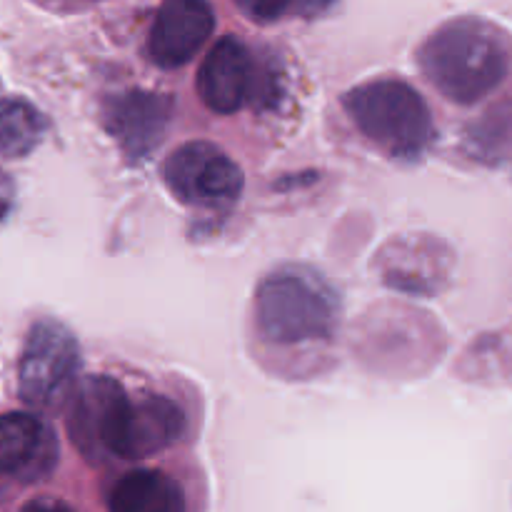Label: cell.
Segmentation results:
<instances>
[{
	"instance_id": "8fae6325",
	"label": "cell",
	"mask_w": 512,
	"mask_h": 512,
	"mask_svg": "<svg viewBox=\"0 0 512 512\" xmlns=\"http://www.w3.org/2000/svg\"><path fill=\"white\" fill-rule=\"evenodd\" d=\"M53 463V430L38 415H0V475L35 480L48 473Z\"/></svg>"
},
{
	"instance_id": "4fadbf2b",
	"label": "cell",
	"mask_w": 512,
	"mask_h": 512,
	"mask_svg": "<svg viewBox=\"0 0 512 512\" xmlns=\"http://www.w3.org/2000/svg\"><path fill=\"white\" fill-rule=\"evenodd\" d=\"M48 123L28 100H0V158H23L43 140Z\"/></svg>"
},
{
	"instance_id": "3957f363",
	"label": "cell",
	"mask_w": 512,
	"mask_h": 512,
	"mask_svg": "<svg viewBox=\"0 0 512 512\" xmlns=\"http://www.w3.org/2000/svg\"><path fill=\"white\" fill-rule=\"evenodd\" d=\"M338 323L335 300L318 280L300 273L270 275L255 293V325L270 343L325 340Z\"/></svg>"
},
{
	"instance_id": "277c9868",
	"label": "cell",
	"mask_w": 512,
	"mask_h": 512,
	"mask_svg": "<svg viewBox=\"0 0 512 512\" xmlns=\"http://www.w3.org/2000/svg\"><path fill=\"white\" fill-rule=\"evenodd\" d=\"M80 368L75 335L58 320H38L25 338L18 363V393L30 408H55Z\"/></svg>"
},
{
	"instance_id": "9a60e30c",
	"label": "cell",
	"mask_w": 512,
	"mask_h": 512,
	"mask_svg": "<svg viewBox=\"0 0 512 512\" xmlns=\"http://www.w3.org/2000/svg\"><path fill=\"white\" fill-rule=\"evenodd\" d=\"M13 200H15L13 178L0 170V223H3V220L10 215V210H13Z\"/></svg>"
},
{
	"instance_id": "5b68a950",
	"label": "cell",
	"mask_w": 512,
	"mask_h": 512,
	"mask_svg": "<svg viewBox=\"0 0 512 512\" xmlns=\"http://www.w3.org/2000/svg\"><path fill=\"white\" fill-rule=\"evenodd\" d=\"M163 175L170 193L195 208H228L243 190V170L238 163L205 140H193L173 150L165 160Z\"/></svg>"
},
{
	"instance_id": "7c38bea8",
	"label": "cell",
	"mask_w": 512,
	"mask_h": 512,
	"mask_svg": "<svg viewBox=\"0 0 512 512\" xmlns=\"http://www.w3.org/2000/svg\"><path fill=\"white\" fill-rule=\"evenodd\" d=\"M110 512H185L183 488L163 470H130L113 485Z\"/></svg>"
},
{
	"instance_id": "7a4b0ae2",
	"label": "cell",
	"mask_w": 512,
	"mask_h": 512,
	"mask_svg": "<svg viewBox=\"0 0 512 512\" xmlns=\"http://www.w3.org/2000/svg\"><path fill=\"white\" fill-rule=\"evenodd\" d=\"M343 108L355 128L390 158H420L435 138L428 103L403 80L388 78L358 85L343 98Z\"/></svg>"
},
{
	"instance_id": "5bb4252c",
	"label": "cell",
	"mask_w": 512,
	"mask_h": 512,
	"mask_svg": "<svg viewBox=\"0 0 512 512\" xmlns=\"http://www.w3.org/2000/svg\"><path fill=\"white\" fill-rule=\"evenodd\" d=\"M240 8L255 20H275L278 15H283L290 5L288 3H243Z\"/></svg>"
},
{
	"instance_id": "2e32d148",
	"label": "cell",
	"mask_w": 512,
	"mask_h": 512,
	"mask_svg": "<svg viewBox=\"0 0 512 512\" xmlns=\"http://www.w3.org/2000/svg\"><path fill=\"white\" fill-rule=\"evenodd\" d=\"M20 512H75L70 505L60 503V500H53V498H35L30 500L28 505H23V510Z\"/></svg>"
},
{
	"instance_id": "8992f818",
	"label": "cell",
	"mask_w": 512,
	"mask_h": 512,
	"mask_svg": "<svg viewBox=\"0 0 512 512\" xmlns=\"http://www.w3.org/2000/svg\"><path fill=\"white\" fill-rule=\"evenodd\" d=\"M130 395L123 385L105 375L85 378L75 388L68 410V435L90 463L118 458L120 435Z\"/></svg>"
},
{
	"instance_id": "52a82bcc",
	"label": "cell",
	"mask_w": 512,
	"mask_h": 512,
	"mask_svg": "<svg viewBox=\"0 0 512 512\" xmlns=\"http://www.w3.org/2000/svg\"><path fill=\"white\" fill-rule=\"evenodd\" d=\"M173 120V98L150 90H125L103 105V125L130 160H143L163 140Z\"/></svg>"
},
{
	"instance_id": "30bf717a",
	"label": "cell",
	"mask_w": 512,
	"mask_h": 512,
	"mask_svg": "<svg viewBox=\"0 0 512 512\" xmlns=\"http://www.w3.org/2000/svg\"><path fill=\"white\" fill-rule=\"evenodd\" d=\"M183 410L163 395H140L130 398L125 415L120 460H143L175 445L183 435Z\"/></svg>"
},
{
	"instance_id": "9c48e42d",
	"label": "cell",
	"mask_w": 512,
	"mask_h": 512,
	"mask_svg": "<svg viewBox=\"0 0 512 512\" xmlns=\"http://www.w3.org/2000/svg\"><path fill=\"white\" fill-rule=\"evenodd\" d=\"M255 90V60L240 38L225 35L210 48L198 70V93L215 113L243 108Z\"/></svg>"
},
{
	"instance_id": "6da1fadb",
	"label": "cell",
	"mask_w": 512,
	"mask_h": 512,
	"mask_svg": "<svg viewBox=\"0 0 512 512\" xmlns=\"http://www.w3.org/2000/svg\"><path fill=\"white\" fill-rule=\"evenodd\" d=\"M420 70L440 95L458 105L488 98L510 70V40L483 18L440 25L418 53Z\"/></svg>"
},
{
	"instance_id": "ba28073f",
	"label": "cell",
	"mask_w": 512,
	"mask_h": 512,
	"mask_svg": "<svg viewBox=\"0 0 512 512\" xmlns=\"http://www.w3.org/2000/svg\"><path fill=\"white\" fill-rule=\"evenodd\" d=\"M215 13L200 0H168L160 5L148 35V53L160 68H180L198 55L213 35Z\"/></svg>"
}]
</instances>
